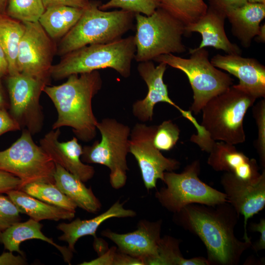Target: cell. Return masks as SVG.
<instances>
[{"label": "cell", "mask_w": 265, "mask_h": 265, "mask_svg": "<svg viewBox=\"0 0 265 265\" xmlns=\"http://www.w3.org/2000/svg\"><path fill=\"white\" fill-rule=\"evenodd\" d=\"M98 129L101 135L100 141L82 148L81 159L87 163H97L106 166L110 170L109 182L116 189L126 184L129 168L127 156L129 153L131 129L110 118L98 122Z\"/></svg>", "instance_id": "obj_8"}, {"label": "cell", "mask_w": 265, "mask_h": 265, "mask_svg": "<svg viewBox=\"0 0 265 265\" xmlns=\"http://www.w3.org/2000/svg\"><path fill=\"white\" fill-rule=\"evenodd\" d=\"M7 75L9 113L21 128L31 134L39 132L43 122L39 99L50 81L19 73Z\"/></svg>", "instance_id": "obj_11"}, {"label": "cell", "mask_w": 265, "mask_h": 265, "mask_svg": "<svg viewBox=\"0 0 265 265\" xmlns=\"http://www.w3.org/2000/svg\"><path fill=\"white\" fill-rule=\"evenodd\" d=\"M21 128L6 108H0V136L8 132L20 130Z\"/></svg>", "instance_id": "obj_37"}, {"label": "cell", "mask_w": 265, "mask_h": 265, "mask_svg": "<svg viewBox=\"0 0 265 265\" xmlns=\"http://www.w3.org/2000/svg\"><path fill=\"white\" fill-rule=\"evenodd\" d=\"M24 129L21 136L7 149L0 151V170L18 177L21 188L28 184H54L55 164Z\"/></svg>", "instance_id": "obj_10"}, {"label": "cell", "mask_w": 265, "mask_h": 265, "mask_svg": "<svg viewBox=\"0 0 265 265\" xmlns=\"http://www.w3.org/2000/svg\"><path fill=\"white\" fill-rule=\"evenodd\" d=\"M55 164V185L77 207L90 213H96L100 211L102 204L92 189L87 188L80 179L60 165Z\"/></svg>", "instance_id": "obj_24"}, {"label": "cell", "mask_w": 265, "mask_h": 265, "mask_svg": "<svg viewBox=\"0 0 265 265\" xmlns=\"http://www.w3.org/2000/svg\"><path fill=\"white\" fill-rule=\"evenodd\" d=\"M167 66L164 62H159L158 66H155L152 60L139 62L137 71L147 85L148 92L144 99L133 103L132 106V114L142 122L151 121L153 119L155 106L158 103H166L178 109L183 117L189 121L197 129L200 124L193 117L191 111L183 109L169 96L167 86L163 80Z\"/></svg>", "instance_id": "obj_14"}, {"label": "cell", "mask_w": 265, "mask_h": 265, "mask_svg": "<svg viewBox=\"0 0 265 265\" xmlns=\"http://www.w3.org/2000/svg\"><path fill=\"white\" fill-rule=\"evenodd\" d=\"M90 2L75 25L60 40L55 53L63 56L87 45L119 39L133 27L135 13L124 10L106 11Z\"/></svg>", "instance_id": "obj_4"}, {"label": "cell", "mask_w": 265, "mask_h": 265, "mask_svg": "<svg viewBox=\"0 0 265 265\" xmlns=\"http://www.w3.org/2000/svg\"><path fill=\"white\" fill-rule=\"evenodd\" d=\"M59 128L53 129L40 140V146L58 164L80 179L86 182L92 179L95 174L93 166L84 164L81 159L82 147L78 139L74 137L70 140L60 142Z\"/></svg>", "instance_id": "obj_18"}, {"label": "cell", "mask_w": 265, "mask_h": 265, "mask_svg": "<svg viewBox=\"0 0 265 265\" xmlns=\"http://www.w3.org/2000/svg\"><path fill=\"white\" fill-rule=\"evenodd\" d=\"M254 118L258 128V137L255 147L258 154L261 165L265 168V100L258 102L252 108Z\"/></svg>", "instance_id": "obj_34"}, {"label": "cell", "mask_w": 265, "mask_h": 265, "mask_svg": "<svg viewBox=\"0 0 265 265\" xmlns=\"http://www.w3.org/2000/svg\"><path fill=\"white\" fill-rule=\"evenodd\" d=\"M136 52L138 62L153 60L162 54L186 51L183 36L185 25L163 9L159 7L151 15L135 13Z\"/></svg>", "instance_id": "obj_6"}, {"label": "cell", "mask_w": 265, "mask_h": 265, "mask_svg": "<svg viewBox=\"0 0 265 265\" xmlns=\"http://www.w3.org/2000/svg\"><path fill=\"white\" fill-rule=\"evenodd\" d=\"M220 183L227 202L244 217V240H251L248 237L247 222L265 206V169L259 178L253 181H244L225 172L221 177Z\"/></svg>", "instance_id": "obj_15"}, {"label": "cell", "mask_w": 265, "mask_h": 265, "mask_svg": "<svg viewBox=\"0 0 265 265\" xmlns=\"http://www.w3.org/2000/svg\"><path fill=\"white\" fill-rule=\"evenodd\" d=\"M257 40L259 42L264 43L265 41V25L260 26L258 34L256 36Z\"/></svg>", "instance_id": "obj_43"}, {"label": "cell", "mask_w": 265, "mask_h": 265, "mask_svg": "<svg viewBox=\"0 0 265 265\" xmlns=\"http://www.w3.org/2000/svg\"><path fill=\"white\" fill-rule=\"evenodd\" d=\"M157 125L147 126L136 123L131 131L129 153L136 160L146 188H156L159 179L163 180L165 172L178 169L180 162L174 159L164 157L153 144Z\"/></svg>", "instance_id": "obj_12"}, {"label": "cell", "mask_w": 265, "mask_h": 265, "mask_svg": "<svg viewBox=\"0 0 265 265\" xmlns=\"http://www.w3.org/2000/svg\"><path fill=\"white\" fill-rule=\"evenodd\" d=\"M249 229L252 232H258L260 233L259 240L255 244H252L251 247L256 252L264 249L265 248V219L262 218L258 223H251Z\"/></svg>", "instance_id": "obj_40"}, {"label": "cell", "mask_w": 265, "mask_h": 265, "mask_svg": "<svg viewBox=\"0 0 265 265\" xmlns=\"http://www.w3.org/2000/svg\"><path fill=\"white\" fill-rule=\"evenodd\" d=\"M226 15L232 34L243 47L248 48L259 32L260 23L265 17V4L247 2L230 10Z\"/></svg>", "instance_id": "obj_22"}, {"label": "cell", "mask_w": 265, "mask_h": 265, "mask_svg": "<svg viewBox=\"0 0 265 265\" xmlns=\"http://www.w3.org/2000/svg\"><path fill=\"white\" fill-rule=\"evenodd\" d=\"M45 9L55 6H67L84 9L90 3L89 0H42Z\"/></svg>", "instance_id": "obj_39"}, {"label": "cell", "mask_w": 265, "mask_h": 265, "mask_svg": "<svg viewBox=\"0 0 265 265\" xmlns=\"http://www.w3.org/2000/svg\"><path fill=\"white\" fill-rule=\"evenodd\" d=\"M181 240L165 235L161 238L156 255L149 259L148 265H210L206 258L184 257L180 249Z\"/></svg>", "instance_id": "obj_28"}, {"label": "cell", "mask_w": 265, "mask_h": 265, "mask_svg": "<svg viewBox=\"0 0 265 265\" xmlns=\"http://www.w3.org/2000/svg\"><path fill=\"white\" fill-rule=\"evenodd\" d=\"M212 65L224 70L238 79L235 85L239 89L256 99L265 97V67L254 58L240 54L214 55L211 60Z\"/></svg>", "instance_id": "obj_17"}, {"label": "cell", "mask_w": 265, "mask_h": 265, "mask_svg": "<svg viewBox=\"0 0 265 265\" xmlns=\"http://www.w3.org/2000/svg\"><path fill=\"white\" fill-rule=\"evenodd\" d=\"M5 76L0 68V79Z\"/></svg>", "instance_id": "obj_46"}, {"label": "cell", "mask_w": 265, "mask_h": 265, "mask_svg": "<svg viewBox=\"0 0 265 265\" xmlns=\"http://www.w3.org/2000/svg\"><path fill=\"white\" fill-rule=\"evenodd\" d=\"M189 53L188 58L170 53L160 55L153 61L164 62L186 75L193 93L190 110L197 114L210 100L233 85L234 80L212 65L205 48L190 49Z\"/></svg>", "instance_id": "obj_7"}, {"label": "cell", "mask_w": 265, "mask_h": 265, "mask_svg": "<svg viewBox=\"0 0 265 265\" xmlns=\"http://www.w3.org/2000/svg\"><path fill=\"white\" fill-rule=\"evenodd\" d=\"M7 0H0V14L5 13Z\"/></svg>", "instance_id": "obj_44"}, {"label": "cell", "mask_w": 265, "mask_h": 265, "mask_svg": "<svg viewBox=\"0 0 265 265\" xmlns=\"http://www.w3.org/2000/svg\"><path fill=\"white\" fill-rule=\"evenodd\" d=\"M247 2L251 3H265V0H246Z\"/></svg>", "instance_id": "obj_45"}, {"label": "cell", "mask_w": 265, "mask_h": 265, "mask_svg": "<svg viewBox=\"0 0 265 265\" xmlns=\"http://www.w3.org/2000/svg\"><path fill=\"white\" fill-rule=\"evenodd\" d=\"M23 23L25 30L18 48V72L50 81L56 48L39 22Z\"/></svg>", "instance_id": "obj_13"}, {"label": "cell", "mask_w": 265, "mask_h": 265, "mask_svg": "<svg viewBox=\"0 0 265 265\" xmlns=\"http://www.w3.org/2000/svg\"><path fill=\"white\" fill-rule=\"evenodd\" d=\"M208 1L209 6L225 15L230 10L241 6L247 2L246 0H208Z\"/></svg>", "instance_id": "obj_38"}, {"label": "cell", "mask_w": 265, "mask_h": 265, "mask_svg": "<svg viewBox=\"0 0 265 265\" xmlns=\"http://www.w3.org/2000/svg\"><path fill=\"white\" fill-rule=\"evenodd\" d=\"M82 8L55 6L45 9L38 22L52 39L62 38L80 18Z\"/></svg>", "instance_id": "obj_26"}, {"label": "cell", "mask_w": 265, "mask_h": 265, "mask_svg": "<svg viewBox=\"0 0 265 265\" xmlns=\"http://www.w3.org/2000/svg\"><path fill=\"white\" fill-rule=\"evenodd\" d=\"M42 226L39 221L31 218L26 222H17L0 232V243L9 251L16 252L24 256L20 249V245L22 242L32 239L42 240L57 248L61 253L64 261L70 265L73 252L68 247L59 245L52 238L46 237L41 231Z\"/></svg>", "instance_id": "obj_23"}, {"label": "cell", "mask_w": 265, "mask_h": 265, "mask_svg": "<svg viewBox=\"0 0 265 265\" xmlns=\"http://www.w3.org/2000/svg\"><path fill=\"white\" fill-rule=\"evenodd\" d=\"M159 7V0H109L100 5L99 8L106 10L114 8L149 16Z\"/></svg>", "instance_id": "obj_32"}, {"label": "cell", "mask_w": 265, "mask_h": 265, "mask_svg": "<svg viewBox=\"0 0 265 265\" xmlns=\"http://www.w3.org/2000/svg\"><path fill=\"white\" fill-rule=\"evenodd\" d=\"M180 130L178 126L171 120L163 121L157 126L153 144L159 151H169L176 144Z\"/></svg>", "instance_id": "obj_33"}, {"label": "cell", "mask_w": 265, "mask_h": 265, "mask_svg": "<svg viewBox=\"0 0 265 265\" xmlns=\"http://www.w3.org/2000/svg\"><path fill=\"white\" fill-rule=\"evenodd\" d=\"M239 215L227 201L214 206L192 204L174 213L173 221L201 240L210 265H237L252 244L235 235Z\"/></svg>", "instance_id": "obj_1"}, {"label": "cell", "mask_w": 265, "mask_h": 265, "mask_svg": "<svg viewBox=\"0 0 265 265\" xmlns=\"http://www.w3.org/2000/svg\"><path fill=\"white\" fill-rule=\"evenodd\" d=\"M200 172L198 160L187 165L180 173L165 172L162 182L166 186L156 191V198L163 207L173 213L192 204L214 206L227 202L224 192L199 179Z\"/></svg>", "instance_id": "obj_9"}, {"label": "cell", "mask_w": 265, "mask_h": 265, "mask_svg": "<svg viewBox=\"0 0 265 265\" xmlns=\"http://www.w3.org/2000/svg\"><path fill=\"white\" fill-rule=\"evenodd\" d=\"M20 212L7 196L0 194V232L21 221Z\"/></svg>", "instance_id": "obj_35"}, {"label": "cell", "mask_w": 265, "mask_h": 265, "mask_svg": "<svg viewBox=\"0 0 265 265\" xmlns=\"http://www.w3.org/2000/svg\"><path fill=\"white\" fill-rule=\"evenodd\" d=\"M21 185L18 177L0 170V194L6 193L13 189H20Z\"/></svg>", "instance_id": "obj_36"}, {"label": "cell", "mask_w": 265, "mask_h": 265, "mask_svg": "<svg viewBox=\"0 0 265 265\" xmlns=\"http://www.w3.org/2000/svg\"><path fill=\"white\" fill-rule=\"evenodd\" d=\"M123 205L124 203L118 200L106 211L93 218L81 220L78 218L68 223L59 224L57 229L61 231L63 234L58 238L59 240L67 242L68 248L74 252L75 245L78 239L88 235L96 237V232L104 221L113 217H132L136 215L135 211L126 209Z\"/></svg>", "instance_id": "obj_21"}, {"label": "cell", "mask_w": 265, "mask_h": 265, "mask_svg": "<svg viewBox=\"0 0 265 265\" xmlns=\"http://www.w3.org/2000/svg\"><path fill=\"white\" fill-rule=\"evenodd\" d=\"M162 223L161 219L154 222L142 219L134 231L118 234L107 229L103 231L101 235L115 243L120 251L141 260L146 265L157 253Z\"/></svg>", "instance_id": "obj_16"}, {"label": "cell", "mask_w": 265, "mask_h": 265, "mask_svg": "<svg viewBox=\"0 0 265 265\" xmlns=\"http://www.w3.org/2000/svg\"><path fill=\"white\" fill-rule=\"evenodd\" d=\"M226 16L208 6L206 13L196 22L185 26L186 34L193 32L199 33L202 41L195 48L198 50L212 47L229 54H240L241 50L236 44L232 43L226 35L224 23Z\"/></svg>", "instance_id": "obj_20"}, {"label": "cell", "mask_w": 265, "mask_h": 265, "mask_svg": "<svg viewBox=\"0 0 265 265\" xmlns=\"http://www.w3.org/2000/svg\"><path fill=\"white\" fill-rule=\"evenodd\" d=\"M20 190L42 201L74 212L78 207L55 184L35 182L23 186Z\"/></svg>", "instance_id": "obj_30"}, {"label": "cell", "mask_w": 265, "mask_h": 265, "mask_svg": "<svg viewBox=\"0 0 265 265\" xmlns=\"http://www.w3.org/2000/svg\"><path fill=\"white\" fill-rule=\"evenodd\" d=\"M135 52L134 36L87 45L63 55L57 64L52 65L50 76L55 80H61L73 74L110 68L127 78L131 75Z\"/></svg>", "instance_id": "obj_3"}, {"label": "cell", "mask_w": 265, "mask_h": 265, "mask_svg": "<svg viewBox=\"0 0 265 265\" xmlns=\"http://www.w3.org/2000/svg\"><path fill=\"white\" fill-rule=\"evenodd\" d=\"M45 10L42 0H7L5 13L22 23L38 22Z\"/></svg>", "instance_id": "obj_31"}, {"label": "cell", "mask_w": 265, "mask_h": 265, "mask_svg": "<svg viewBox=\"0 0 265 265\" xmlns=\"http://www.w3.org/2000/svg\"><path fill=\"white\" fill-rule=\"evenodd\" d=\"M256 98L233 85L203 107L201 126L208 138L233 145L244 142L243 120Z\"/></svg>", "instance_id": "obj_5"}, {"label": "cell", "mask_w": 265, "mask_h": 265, "mask_svg": "<svg viewBox=\"0 0 265 265\" xmlns=\"http://www.w3.org/2000/svg\"><path fill=\"white\" fill-rule=\"evenodd\" d=\"M26 262L24 256H15L12 252H3L0 255V265H24Z\"/></svg>", "instance_id": "obj_41"}, {"label": "cell", "mask_w": 265, "mask_h": 265, "mask_svg": "<svg viewBox=\"0 0 265 265\" xmlns=\"http://www.w3.org/2000/svg\"><path fill=\"white\" fill-rule=\"evenodd\" d=\"M163 9L185 26L194 23L207 12L208 5L204 0H159Z\"/></svg>", "instance_id": "obj_29"}, {"label": "cell", "mask_w": 265, "mask_h": 265, "mask_svg": "<svg viewBox=\"0 0 265 265\" xmlns=\"http://www.w3.org/2000/svg\"><path fill=\"white\" fill-rule=\"evenodd\" d=\"M102 83L97 70L71 75L60 85H46L43 92L53 103L58 114L52 129L69 127L77 138L82 141L94 138L98 121L93 111L92 101L101 89Z\"/></svg>", "instance_id": "obj_2"}, {"label": "cell", "mask_w": 265, "mask_h": 265, "mask_svg": "<svg viewBox=\"0 0 265 265\" xmlns=\"http://www.w3.org/2000/svg\"><path fill=\"white\" fill-rule=\"evenodd\" d=\"M6 194L20 213L26 214L37 221L70 220L75 217V212L42 201L20 189H13Z\"/></svg>", "instance_id": "obj_25"}, {"label": "cell", "mask_w": 265, "mask_h": 265, "mask_svg": "<svg viewBox=\"0 0 265 265\" xmlns=\"http://www.w3.org/2000/svg\"><path fill=\"white\" fill-rule=\"evenodd\" d=\"M9 108V103L7 101L2 85L0 79V108Z\"/></svg>", "instance_id": "obj_42"}, {"label": "cell", "mask_w": 265, "mask_h": 265, "mask_svg": "<svg viewBox=\"0 0 265 265\" xmlns=\"http://www.w3.org/2000/svg\"><path fill=\"white\" fill-rule=\"evenodd\" d=\"M25 30L24 23L6 13L0 14V46L8 60V75L19 73L17 67L18 48Z\"/></svg>", "instance_id": "obj_27"}, {"label": "cell", "mask_w": 265, "mask_h": 265, "mask_svg": "<svg viewBox=\"0 0 265 265\" xmlns=\"http://www.w3.org/2000/svg\"><path fill=\"white\" fill-rule=\"evenodd\" d=\"M209 153L208 164L216 171L230 173L247 181H255L261 175L256 160L238 151L234 145L215 141Z\"/></svg>", "instance_id": "obj_19"}]
</instances>
